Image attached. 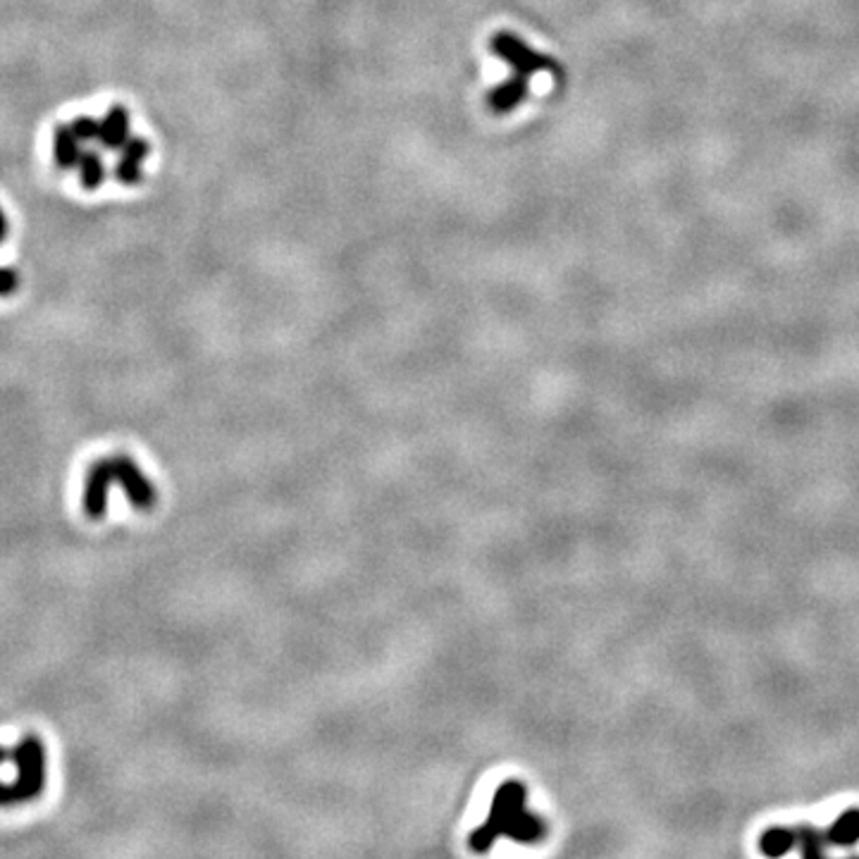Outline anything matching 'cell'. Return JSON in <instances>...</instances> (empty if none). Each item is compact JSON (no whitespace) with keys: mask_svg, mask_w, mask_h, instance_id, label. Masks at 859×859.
Masks as SVG:
<instances>
[{"mask_svg":"<svg viewBox=\"0 0 859 859\" xmlns=\"http://www.w3.org/2000/svg\"><path fill=\"white\" fill-rule=\"evenodd\" d=\"M111 462H113L115 485L123 488L127 502L141 511L153 509V506L159 504V490H155V485L139 468L135 458L129 454H113Z\"/></svg>","mask_w":859,"mask_h":859,"instance_id":"277c9868","label":"cell"},{"mask_svg":"<svg viewBox=\"0 0 859 859\" xmlns=\"http://www.w3.org/2000/svg\"><path fill=\"white\" fill-rule=\"evenodd\" d=\"M70 127L79 137V141H93V139H99L101 123H96L93 117H77Z\"/></svg>","mask_w":859,"mask_h":859,"instance_id":"4fadbf2b","label":"cell"},{"mask_svg":"<svg viewBox=\"0 0 859 859\" xmlns=\"http://www.w3.org/2000/svg\"><path fill=\"white\" fill-rule=\"evenodd\" d=\"M79 179L84 189H99L105 181V165L96 151H84L79 159Z\"/></svg>","mask_w":859,"mask_h":859,"instance_id":"30bf717a","label":"cell"},{"mask_svg":"<svg viewBox=\"0 0 859 859\" xmlns=\"http://www.w3.org/2000/svg\"><path fill=\"white\" fill-rule=\"evenodd\" d=\"M490 48L492 53L500 55L506 65H511V77L500 84L497 89H492L488 96L492 113L497 115L511 113L526 101L528 81L532 75H538V72H556V75H561L556 60L532 51L526 41H520V36H514L509 31L494 34Z\"/></svg>","mask_w":859,"mask_h":859,"instance_id":"7a4b0ae2","label":"cell"},{"mask_svg":"<svg viewBox=\"0 0 859 859\" xmlns=\"http://www.w3.org/2000/svg\"><path fill=\"white\" fill-rule=\"evenodd\" d=\"M129 139V113L123 105H113L101 119L99 141L105 149H123Z\"/></svg>","mask_w":859,"mask_h":859,"instance_id":"52a82bcc","label":"cell"},{"mask_svg":"<svg viewBox=\"0 0 859 859\" xmlns=\"http://www.w3.org/2000/svg\"><path fill=\"white\" fill-rule=\"evenodd\" d=\"M81 147H79V137L72 131L70 125H58L53 129V161L58 167H63V170H70V167L79 165L81 159Z\"/></svg>","mask_w":859,"mask_h":859,"instance_id":"ba28073f","label":"cell"},{"mask_svg":"<svg viewBox=\"0 0 859 859\" xmlns=\"http://www.w3.org/2000/svg\"><path fill=\"white\" fill-rule=\"evenodd\" d=\"M151 147L149 141L143 139H127V143L123 147V153H119V161L115 165V179L119 185H127V187H135L141 181V163L149 159Z\"/></svg>","mask_w":859,"mask_h":859,"instance_id":"8992f818","label":"cell"},{"mask_svg":"<svg viewBox=\"0 0 859 859\" xmlns=\"http://www.w3.org/2000/svg\"><path fill=\"white\" fill-rule=\"evenodd\" d=\"M115 485L113 478V462L111 456H103L99 462H93L87 470V482H84V514L89 520H101L108 511V497H111V488Z\"/></svg>","mask_w":859,"mask_h":859,"instance_id":"5b68a950","label":"cell"},{"mask_svg":"<svg viewBox=\"0 0 859 859\" xmlns=\"http://www.w3.org/2000/svg\"><path fill=\"white\" fill-rule=\"evenodd\" d=\"M544 833H547L544 821L526 809V785L506 781L492 797L488 821L470 833L468 845L476 852H488L500 836H509L516 843H540Z\"/></svg>","mask_w":859,"mask_h":859,"instance_id":"6da1fadb","label":"cell"},{"mask_svg":"<svg viewBox=\"0 0 859 859\" xmlns=\"http://www.w3.org/2000/svg\"><path fill=\"white\" fill-rule=\"evenodd\" d=\"M5 237H8V217H5L3 209H0V241H3Z\"/></svg>","mask_w":859,"mask_h":859,"instance_id":"2e32d148","label":"cell"},{"mask_svg":"<svg viewBox=\"0 0 859 859\" xmlns=\"http://www.w3.org/2000/svg\"><path fill=\"white\" fill-rule=\"evenodd\" d=\"M12 761H15L17 776L12 781L20 797V805H29L46 793V781H48V759H46V745L36 733H27L20 737V743L15 745V753H12Z\"/></svg>","mask_w":859,"mask_h":859,"instance_id":"3957f363","label":"cell"},{"mask_svg":"<svg viewBox=\"0 0 859 859\" xmlns=\"http://www.w3.org/2000/svg\"><path fill=\"white\" fill-rule=\"evenodd\" d=\"M20 275L12 268H0V296H10L17 292Z\"/></svg>","mask_w":859,"mask_h":859,"instance_id":"9a60e30c","label":"cell"},{"mask_svg":"<svg viewBox=\"0 0 859 859\" xmlns=\"http://www.w3.org/2000/svg\"><path fill=\"white\" fill-rule=\"evenodd\" d=\"M797 838H800V848L807 857H819L824 852V838H821V833L814 831L812 826H803L797 831Z\"/></svg>","mask_w":859,"mask_h":859,"instance_id":"7c38bea8","label":"cell"},{"mask_svg":"<svg viewBox=\"0 0 859 859\" xmlns=\"http://www.w3.org/2000/svg\"><path fill=\"white\" fill-rule=\"evenodd\" d=\"M8 757H10V755L5 753L3 747H0V765H3V761H5ZM10 807H20L17 791H15V785H12V781H10V783L0 781V809H10Z\"/></svg>","mask_w":859,"mask_h":859,"instance_id":"5bb4252c","label":"cell"},{"mask_svg":"<svg viewBox=\"0 0 859 859\" xmlns=\"http://www.w3.org/2000/svg\"><path fill=\"white\" fill-rule=\"evenodd\" d=\"M826 838L833 845H852L859 841V809H848L843 817H838L836 824L829 829Z\"/></svg>","mask_w":859,"mask_h":859,"instance_id":"9c48e42d","label":"cell"},{"mask_svg":"<svg viewBox=\"0 0 859 859\" xmlns=\"http://www.w3.org/2000/svg\"><path fill=\"white\" fill-rule=\"evenodd\" d=\"M795 833L788 829H771L767 831L765 836H761L759 848L761 852H767L769 857H779L783 852H788L793 845H795Z\"/></svg>","mask_w":859,"mask_h":859,"instance_id":"8fae6325","label":"cell"}]
</instances>
